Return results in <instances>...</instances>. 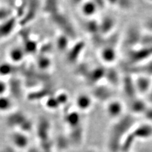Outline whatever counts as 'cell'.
Here are the masks:
<instances>
[{"mask_svg": "<svg viewBox=\"0 0 152 152\" xmlns=\"http://www.w3.org/2000/svg\"><path fill=\"white\" fill-rule=\"evenodd\" d=\"M84 152H102V151H99V150H96V149L90 148V149H88L87 150H86Z\"/></svg>", "mask_w": 152, "mask_h": 152, "instance_id": "cell-13", "label": "cell"}, {"mask_svg": "<svg viewBox=\"0 0 152 152\" xmlns=\"http://www.w3.org/2000/svg\"><path fill=\"white\" fill-rule=\"evenodd\" d=\"M130 118H121L110 127L107 137L108 152H120L123 140L135 125Z\"/></svg>", "mask_w": 152, "mask_h": 152, "instance_id": "cell-1", "label": "cell"}, {"mask_svg": "<svg viewBox=\"0 0 152 152\" xmlns=\"http://www.w3.org/2000/svg\"><path fill=\"white\" fill-rule=\"evenodd\" d=\"M140 152H152V151L150 150H142Z\"/></svg>", "mask_w": 152, "mask_h": 152, "instance_id": "cell-14", "label": "cell"}, {"mask_svg": "<svg viewBox=\"0 0 152 152\" xmlns=\"http://www.w3.org/2000/svg\"><path fill=\"white\" fill-rule=\"evenodd\" d=\"M38 4L36 1L27 2V8L23 17L18 20V24L22 26H26L27 23L31 22L34 18L37 11Z\"/></svg>", "mask_w": 152, "mask_h": 152, "instance_id": "cell-5", "label": "cell"}, {"mask_svg": "<svg viewBox=\"0 0 152 152\" xmlns=\"http://www.w3.org/2000/svg\"><path fill=\"white\" fill-rule=\"evenodd\" d=\"M18 23V20L15 16L0 22V41L10 36L15 31Z\"/></svg>", "mask_w": 152, "mask_h": 152, "instance_id": "cell-3", "label": "cell"}, {"mask_svg": "<svg viewBox=\"0 0 152 152\" xmlns=\"http://www.w3.org/2000/svg\"><path fill=\"white\" fill-rule=\"evenodd\" d=\"M8 88L10 90L12 96L15 98H20L22 96V84L21 80L17 78H12L7 84Z\"/></svg>", "mask_w": 152, "mask_h": 152, "instance_id": "cell-6", "label": "cell"}, {"mask_svg": "<svg viewBox=\"0 0 152 152\" xmlns=\"http://www.w3.org/2000/svg\"><path fill=\"white\" fill-rule=\"evenodd\" d=\"M7 89H8L7 84H5V83L0 81V96L4 95V92H6Z\"/></svg>", "mask_w": 152, "mask_h": 152, "instance_id": "cell-12", "label": "cell"}, {"mask_svg": "<svg viewBox=\"0 0 152 152\" xmlns=\"http://www.w3.org/2000/svg\"><path fill=\"white\" fill-rule=\"evenodd\" d=\"M0 152H3V150H0Z\"/></svg>", "mask_w": 152, "mask_h": 152, "instance_id": "cell-16", "label": "cell"}, {"mask_svg": "<svg viewBox=\"0 0 152 152\" xmlns=\"http://www.w3.org/2000/svg\"><path fill=\"white\" fill-rule=\"evenodd\" d=\"M36 46L37 45L36 42L27 39L25 40L24 42H23V48L24 50L26 53H32L36 51Z\"/></svg>", "mask_w": 152, "mask_h": 152, "instance_id": "cell-11", "label": "cell"}, {"mask_svg": "<svg viewBox=\"0 0 152 152\" xmlns=\"http://www.w3.org/2000/svg\"><path fill=\"white\" fill-rule=\"evenodd\" d=\"M9 58L13 63H19L25 58L26 52L23 47H13L9 51Z\"/></svg>", "mask_w": 152, "mask_h": 152, "instance_id": "cell-7", "label": "cell"}, {"mask_svg": "<svg viewBox=\"0 0 152 152\" xmlns=\"http://www.w3.org/2000/svg\"><path fill=\"white\" fill-rule=\"evenodd\" d=\"M152 151V143H151V150H150Z\"/></svg>", "mask_w": 152, "mask_h": 152, "instance_id": "cell-15", "label": "cell"}, {"mask_svg": "<svg viewBox=\"0 0 152 152\" xmlns=\"http://www.w3.org/2000/svg\"><path fill=\"white\" fill-rule=\"evenodd\" d=\"M27 117L24 113L20 111H16L10 113L7 118V125L12 128H17L18 129L27 119Z\"/></svg>", "mask_w": 152, "mask_h": 152, "instance_id": "cell-4", "label": "cell"}, {"mask_svg": "<svg viewBox=\"0 0 152 152\" xmlns=\"http://www.w3.org/2000/svg\"><path fill=\"white\" fill-rule=\"evenodd\" d=\"M13 16L15 13L12 7H0V22L6 21Z\"/></svg>", "mask_w": 152, "mask_h": 152, "instance_id": "cell-8", "label": "cell"}, {"mask_svg": "<svg viewBox=\"0 0 152 152\" xmlns=\"http://www.w3.org/2000/svg\"><path fill=\"white\" fill-rule=\"evenodd\" d=\"M12 107L13 103L10 98L4 95L0 96V112H8L11 110Z\"/></svg>", "mask_w": 152, "mask_h": 152, "instance_id": "cell-9", "label": "cell"}, {"mask_svg": "<svg viewBox=\"0 0 152 152\" xmlns=\"http://www.w3.org/2000/svg\"><path fill=\"white\" fill-rule=\"evenodd\" d=\"M16 67L10 64L4 63L0 65V75H11L15 72Z\"/></svg>", "mask_w": 152, "mask_h": 152, "instance_id": "cell-10", "label": "cell"}, {"mask_svg": "<svg viewBox=\"0 0 152 152\" xmlns=\"http://www.w3.org/2000/svg\"><path fill=\"white\" fill-rule=\"evenodd\" d=\"M10 141L15 149L23 150L29 145V138L27 134L20 131H14L10 135Z\"/></svg>", "mask_w": 152, "mask_h": 152, "instance_id": "cell-2", "label": "cell"}]
</instances>
